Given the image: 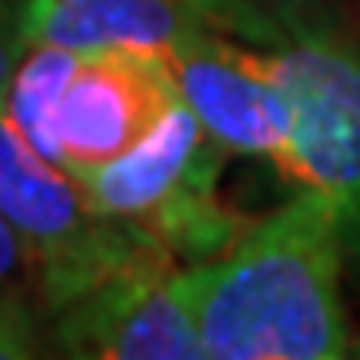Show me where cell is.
<instances>
[{
	"label": "cell",
	"mask_w": 360,
	"mask_h": 360,
	"mask_svg": "<svg viewBox=\"0 0 360 360\" xmlns=\"http://www.w3.org/2000/svg\"><path fill=\"white\" fill-rule=\"evenodd\" d=\"M340 269L333 208L300 193L220 257L176 269V288L212 360H340Z\"/></svg>",
	"instance_id": "6da1fadb"
},
{
	"label": "cell",
	"mask_w": 360,
	"mask_h": 360,
	"mask_svg": "<svg viewBox=\"0 0 360 360\" xmlns=\"http://www.w3.org/2000/svg\"><path fill=\"white\" fill-rule=\"evenodd\" d=\"M220 153L193 108L176 101L144 141L80 180L96 212L129 224L168 257L212 260L245 232L217 193Z\"/></svg>",
	"instance_id": "7a4b0ae2"
},
{
	"label": "cell",
	"mask_w": 360,
	"mask_h": 360,
	"mask_svg": "<svg viewBox=\"0 0 360 360\" xmlns=\"http://www.w3.org/2000/svg\"><path fill=\"white\" fill-rule=\"evenodd\" d=\"M0 217L25 245L37 276V300L49 312L65 309L68 300L84 296L120 269L160 252L129 224L96 212L77 180L65 168L49 165L13 129L4 108H0Z\"/></svg>",
	"instance_id": "3957f363"
},
{
	"label": "cell",
	"mask_w": 360,
	"mask_h": 360,
	"mask_svg": "<svg viewBox=\"0 0 360 360\" xmlns=\"http://www.w3.org/2000/svg\"><path fill=\"white\" fill-rule=\"evenodd\" d=\"M257 56L292 104V136L272 165L333 208L345 257L360 264V40L284 37Z\"/></svg>",
	"instance_id": "277c9868"
},
{
	"label": "cell",
	"mask_w": 360,
	"mask_h": 360,
	"mask_svg": "<svg viewBox=\"0 0 360 360\" xmlns=\"http://www.w3.org/2000/svg\"><path fill=\"white\" fill-rule=\"evenodd\" d=\"M52 321L56 360H212L165 252L120 269L56 309Z\"/></svg>",
	"instance_id": "5b68a950"
},
{
	"label": "cell",
	"mask_w": 360,
	"mask_h": 360,
	"mask_svg": "<svg viewBox=\"0 0 360 360\" xmlns=\"http://www.w3.org/2000/svg\"><path fill=\"white\" fill-rule=\"evenodd\" d=\"M176 101V80L165 60L132 52L80 56L56 108L60 168L80 184L89 172L144 141Z\"/></svg>",
	"instance_id": "8992f818"
},
{
	"label": "cell",
	"mask_w": 360,
	"mask_h": 360,
	"mask_svg": "<svg viewBox=\"0 0 360 360\" xmlns=\"http://www.w3.org/2000/svg\"><path fill=\"white\" fill-rule=\"evenodd\" d=\"M176 80L180 101L193 108L205 132L229 153L276 156L292 136V104L264 72L257 49L232 44L224 32L196 40L165 60Z\"/></svg>",
	"instance_id": "52a82bcc"
},
{
	"label": "cell",
	"mask_w": 360,
	"mask_h": 360,
	"mask_svg": "<svg viewBox=\"0 0 360 360\" xmlns=\"http://www.w3.org/2000/svg\"><path fill=\"white\" fill-rule=\"evenodd\" d=\"M220 32L188 0H32L28 40L68 52H132L172 60L180 49Z\"/></svg>",
	"instance_id": "ba28073f"
},
{
	"label": "cell",
	"mask_w": 360,
	"mask_h": 360,
	"mask_svg": "<svg viewBox=\"0 0 360 360\" xmlns=\"http://www.w3.org/2000/svg\"><path fill=\"white\" fill-rule=\"evenodd\" d=\"M77 65L80 52L56 49V44H32L20 56V65L8 80V96H4V116L13 120V129L56 168H60L56 108H60V96H65Z\"/></svg>",
	"instance_id": "9c48e42d"
},
{
	"label": "cell",
	"mask_w": 360,
	"mask_h": 360,
	"mask_svg": "<svg viewBox=\"0 0 360 360\" xmlns=\"http://www.w3.org/2000/svg\"><path fill=\"white\" fill-rule=\"evenodd\" d=\"M281 37H348V25L360 28V0H257Z\"/></svg>",
	"instance_id": "30bf717a"
},
{
	"label": "cell",
	"mask_w": 360,
	"mask_h": 360,
	"mask_svg": "<svg viewBox=\"0 0 360 360\" xmlns=\"http://www.w3.org/2000/svg\"><path fill=\"white\" fill-rule=\"evenodd\" d=\"M188 4H196L220 32L248 37L252 44H276V40H284L281 28L264 16V8H260L257 0H188Z\"/></svg>",
	"instance_id": "8fae6325"
},
{
	"label": "cell",
	"mask_w": 360,
	"mask_h": 360,
	"mask_svg": "<svg viewBox=\"0 0 360 360\" xmlns=\"http://www.w3.org/2000/svg\"><path fill=\"white\" fill-rule=\"evenodd\" d=\"M0 360H49L37 333L32 300H25V296L0 300Z\"/></svg>",
	"instance_id": "7c38bea8"
},
{
	"label": "cell",
	"mask_w": 360,
	"mask_h": 360,
	"mask_svg": "<svg viewBox=\"0 0 360 360\" xmlns=\"http://www.w3.org/2000/svg\"><path fill=\"white\" fill-rule=\"evenodd\" d=\"M28 8H32V0H0V108H4L8 80H13L20 56L32 49V40H28Z\"/></svg>",
	"instance_id": "4fadbf2b"
},
{
	"label": "cell",
	"mask_w": 360,
	"mask_h": 360,
	"mask_svg": "<svg viewBox=\"0 0 360 360\" xmlns=\"http://www.w3.org/2000/svg\"><path fill=\"white\" fill-rule=\"evenodd\" d=\"M4 296L37 300V276H32L25 245L16 240V232L8 229V220L0 217V300Z\"/></svg>",
	"instance_id": "5bb4252c"
}]
</instances>
